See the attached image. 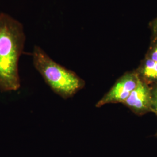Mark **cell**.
Wrapping results in <instances>:
<instances>
[{
  "instance_id": "obj_1",
  "label": "cell",
  "mask_w": 157,
  "mask_h": 157,
  "mask_svg": "<svg viewBox=\"0 0 157 157\" xmlns=\"http://www.w3.org/2000/svg\"><path fill=\"white\" fill-rule=\"evenodd\" d=\"M26 35L22 23L0 12V91L17 90L21 87L19 61Z\"/></svg>"
},
{
  "instance_id": "obj_2",
  "label": "cell",
  "mask_w": 157,
  "mask_h": 157,
  "mask_svg": "<svg viewBox=\"0 0 157 157\" xmlns=\"http://www.w3.org/2000/svg\"><path fill=\"white\" fill-rule=\"evenodd\" d=\"M32 60L34 67L45 83L63 99L72 97L85 86L83 78L54 61L38 45L34 47Z\"/></svg>"
},
{
  "instance_id": "obj_3",
  "label": "cell",
  "mask_w": 157,
  "mask_h": 157,
  "mask_svg": "<svg viewBox=\"0 0 157 157\" xmlns=\"http://www.w3.org/2000/svg\"><path fill=\"white\" fill-rule=\"evenodd\" d=\"M139 79L135 71L124 73L117 79L110 90L97 102L95 107L100 108L109 104H123L137 86Z\"/></svg>"
},
{
  "instance_id": "obj_4",
  "label": "cell",
  "mask_w": 157,
  "mask_h": 157,
  "mask_svg": "<svg viewBox=\"0 0 157 157\" xmlns=\"http://www.w3.org/2000/svg\"><path fill=\"white\" fill-rule=\"evenodd\" d=\"M123 104L139 116L152 112L151 86L139 78L137 86Z\"/></svg>"
},
{
  "instance_id": "obj_5",
  "label": "cell",
  "mask_w": 157,
  "mask_h": 157,
  "mask_svg": "<svg viewBox=\"0 0 157 157\" xmlns=\"http://www.w3.org/2000/svg\"><path fill=\"white\" fill-rule=\"evenodd\" d=\"M139 78L152 86L157 84V62L144 57L135 70Z\"/></svg>"
},
{
  "instance_id": "obj_6",
  "label": "cell",
  "mask_w": 157,
  "mask_h": 157,
  "mask_svg": "<svg viewBox=\"0 0 157 157\" xmlns=\"http://www.w3.org/2000/svg\"><path fill=\"white\" fill-rule=\"evenodd\" d=\"M144 57L157 62V37H152L150 44L148 49Z\"/></svg>"
},
{
  "instance_id": "obj_7",
  "label": "cell",
  "mask_w": 157,
  "mask_h": 157,
  "mask_svg": "<svg viewBox=\"0 0 157 157\" xmlns=\"http://www.w3.org/2000/svg\"><path fill=\"white\" fill-rule=\"evenodd\" d=\"M152 93V109L157 117V84L151 86Z\"/></svg>"
},
{
  "instance_id": "obj_8",
  "label": "cell",
  "mask_w": 157,
  "mask_h": 157,
  "mask_svg": "<svg viewBox=\"0 0 157 157\" xmlns=\"http://www.w3.org/2000/svg\"><path fill=\"white\" fill-rule=\"evenodd\" d=\"M150 27L151 29L152 36L157 37V18L152 21L150 23Z\"/></svg>"
},
{
  "instance_id": "obj_9",
  "label": "cell",
  "mask_w": 157,
  "mask_h": 157,
  "mask_svg": "<svg viewBox=\"0 0 157 157\" xmlns=\"http://www.w3.org/2000/svg\"><path fill=\"white\" fill-rule=\"evenodd\" d=\"M156 136H157V134H156Z\"/></svg>"
}]
</instances>
